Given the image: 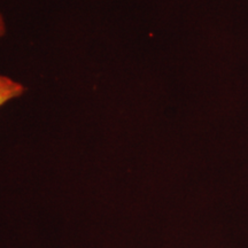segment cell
<instances>
[{
    "mask_svg": "<svg viewBox=\"0 0 248 248\" xmlns=\"http://www.w3.org/2000/svg\"><path fill=\"white\" fill-rule=\"evenodd\" d=\"M24 92L26 88L21 83L12 79L11 77L0 75V107L6 102L21 97Z\"/></svg>",
    "mask_w": 248,
    "mask_h": 248,
    "instance_id": "cell-1",
    "label": "cell"
},
{
    "mask_svg": "<svg viewBox=\"0 0 248 248\" xmlns=\"http://www.w3.org/2000/svg\"><path fill=\"white\" fill-rule=\"evenodd\" d=\"M6 35V22L5 18L2 16V13L0 12V37Z\"/></svg>",
    "mask_w": 248,
    "mask_h": 248,
    "instance_id": "cell-2",
    "label": "cell"
}]
</instances>
